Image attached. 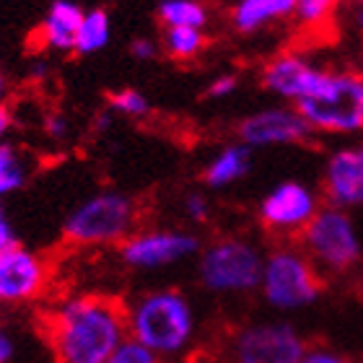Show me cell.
I'll list each match as a JSON object with an SVG mask.
<instances>
[{
  "label": "cell",
  "instance_id": "1",
  "mask_svg": "<svg viewBox=\"0 0 363 363\" xmlns=\"http://www.w3.org/2000/svg\"><path fill=\"white\" fill-rule=\"evenodd\" d=\"M55 363H106L128 337V303L109 294L65 296L42 319Z\"/></svg>",
  "mask_w": 363,
  "mask_h": 363
},
{
  "label": "cell",
  "instance_id": "2",
  "mask_svg": "<svg viewBox=\"0 0 363 363\" xmlns=\"http://www.w3.org/2000/svg\"><path fill=\"white\" fill-rule=\"evenodd\" d=\"M128 337L164 361L184 358L197 342L195 306L179 288H153L128 303Z\"/></svg>",
  "mask_w": 363,
  "mask_h": 363
},
{
  "label": "cell",
  "instance_id": "3",
  "mask_svg": "<svg viewBox=\"0 0 363 363\" xmlns=\"http://www.w3.org/2000/svg\"><path fill=\"white\" fill-rule=\"evenodd\" d=\"M143 205L120 192H99L81 203L62 223L70 247H117L135 234Z\"/></svg>",
  "mask_w": 363,
  "mask_h": 363
},
{
  "label": "cell",
  "instance_id": "4",
  "mask_svg": "<svg viewBox=\"0 0 363 363\" xmlns=\"http://www.w3.org/2000/svg\"><path fill=\"white\" fill-rule=\"evenodd\" d=\"M257 291L270 309L298 311L322 298L325 275L296 244H283L265 255Z\"/></svg>",
  "mask_w": 363,
  "mask_h": 363
},
{
  "label": "cell",
  "instance_id": "5",
  "mask_svg": "<svg viewBox=\"0 0 363 363\" xmlns=\"http://www.w3.org/2000/svg\"><path fill=\"white\" fill-rule=\"evenodd\" d=\"M294 244L319 267L322 275H345L363 259V244L353 220L333 205L314 213Z\"/></svg>",
  "mask_w": 363,
  "mask_h": 363
},
{
  "label": "cell",
  "instance_id": "6",
  "mask_svg": "<svg viewBox=\"0 0 363 363\" xmlns=\"http://www.w3.org/2000/svg\"><path fill=\"white\" fill-rule=\"evenodd\" d=\"M262 252L247 239L223 236L208 244L197 262V278L205 291L216 296H247L262 280Z\"/></svg>",
  "mask_w": 363,
  "mask_h": 363
},
{
  "label": "cell",
  "instance_id": "7",
  "mask_svg": "<svg viewBox=\"0 0 363 363\" xmlns=\"http://www.w3.org/2000/svg\"><path fill=\"white\" fill-rule=\"evenodd\" d=\"M306 337L291 322L259 319L244 322L226 335V363H298L306 350Z\"/></svg>",
  "mask_w": 363,
  "mask_h": 363
},
{
  "label": "cell",
  "instance_id": "8",
  "mask_svg": "<svg viewBox=\"0 0 363 363\" xmlns=\"http://www.w3.org/2000/svg\"><path fill=\"white\" fill-rule=\"evenodd\" d=\"M296 112L311 130L356 133L363 130V76L345 70L330 73L327 84L306 99L296 101Z\"/></svg>",
  "mask_w": 363,
  "mask_h": 363
},
{
  "label": "cell",
  "instance_id": "9",
  "mask_svg": "<svg viewBox=\"0 0 363 363\" xmlns=\"http://www.w3.org/2000/svg\"><path fill=\"white\" fill-rule=\"evenodd\" d=\"M120 259L133 270H161L200 252V239L187 231H135L117 244Z\"/></svg>",
  "mask_w": 363,
  "mask_h": 363
},
{
  "label": "cell",
  "instance_id": "10",
  "mask_svg": "<svg viewBox=\"0 0 363 363\" xmlns=\"http://www.w3.org/2000/svg\"><path fill=\"white\" fill-rule=\"evenodd\" d=\"M52 278V267L42 255L13 247L0 255V306H23L42 298Z\"/></svg>",
  "mask_w": 363,
  "mask_h": 363
},
{
  "label": "cell",
  "instance_id": "11",
  "mask_svg": "<svg viewBox=\"0 0 363 363\" xmlns=\"http://www.w3.org/2000/svg\"><path fill=\"white\" fill-rule=\"evenodd\" d=\"M317 213V200L298 182H283L259 203V226L294 244Z\"/></svg>",
  "mask_w": 363,
  "mask_h": 363
},
{
  "label": "cell",
  "instance_id": "12",
  "mask_svg": "<svg viewBox=\"0 0 363 363\" xmlns=\"http://www.w3.org/2000/svg\"><path fill=\"white\" fill-rule=\"evenodd\" d=\"M239 143L247 148L259 145H309L314 130L301 120L298 112L291 109H262L257 114L244 117L236 125Z\"/></svg>",
  "mask_w": 363,
  "mask_h": 363
},
{
  "label": "cell",
  "instance_id": "13",
  "mask_svg": "<svg viewBox=\"0 0 363 363\" xmlns=\"http://www.w3.org/2000/svg\"><path fill=\"white\" fill-rule=\"evenodd\" d=\"M330 70H319L298 55H278L262 70V86L278 96L306 99L327 84Z\"/></svg>",
  "mask_w": 363,
  "mask_h": 363
},
{
  "label": "cell",
  "instance_id": "14",
  "mask_svg": "<svg viewBox=\"0 0 363 363\" xmlns=\"http://www.w3.org/2000/svg\"><path fill=\"white\" fill-rule=\"evenodd\" d=\"M322 192L333 208L363 205V145L342 148L330 156Z\"/></svg>",
  "mask_w": 363,
  "mask_h": 363
},
{
  "label": "cell",
  "instance_id": "15",
  "mask_svg": "<svg viewBox=\"0 0 363 363\" xmlns=\"http://www.w3.org/2000/svg\"><path fill=\"white\" fill-rule=\"evenodd\" d=\"M84 13L86 11H81L73 0H55L34 34L37 45L42 50H55V52H73Z\"/></svg>",
  "mask_w": 363,
  "mask_h": 363
},
{
  "label": "cell",
  "instance_id": "16",
  "mask_svg": "<svg viewBox=\"0 0 363 363\" xmlns=\"http://www.w3.org/2000/svg\"><path fill=\"white\" fill-rule=\"evenodd\" d=\"M291 13H296V0H239L231 8V26L239 34H252Z\"/></svg>",
  "mask_w": 363,
  "mask_h": 363
},
{
  "label": "cell",
  "instance_id": "17",
  "mask_svg": "<svg viewBox=\"0 0 363 363\" xmlns=\"http://www.w3.org/2000/svg\"><path fill=\"white\" fill-rule=\"evenodd\" d=\"M252 167V148L244 143L226 145L203 172V182L208 187H228L231 182L242 179Z\"/></svg>",
  "mask_w": 363,
  "mask_h": 363
},
{
  "label": "cell",
  "instance_id": "18",
  "mask_svg": "<svg viewBox=\"0 0 363 363\" xmlns=\"http://www.w3.org/2000/svg\"><path fill=\"white\" fill-rule=\"evenodd\" d=\"M109 34H112V26H109V13L104 8H94L89 13H84L81 18V26H78L76 34V50L78 55H94L99 50H104L109 45Z\"/></svg>",
  "mask_w": 363,
  "mask_h": 363
},
{
  "label": "cell",
  "instance_id": "19",
  "mask_svg": "<svg viewBox=\"0 0 363 363\" xmlns=\"http://www.w3.org/2000/svg\"><path fill=\"white\" fill-rule=\"evenodd\" d=\"M205 45H208V37L200 29H189V26H169V29H164V50L177 62L197 57L205 50Z\"/></svg>",
  "mask_w": 363,
  "mask_h": 363
},
{
  "label": "cell",
  "instance_id": "20",
  "mask_svg": "<svg viewBox=\"0 0 363 363\" xmlns=\"http://www.w3.org/2000/svg\"><path fill=\"white\" fill-rule=\"evenodd\" d=\"M159 18L164 23V29H169V26L203 29L208 23V11L197 0H164L159 6Z\"/></svg>",
  "mask_w": 363,
  "mask_h": 363
},
{
  "label": "cell",
  "instance_id": "21",
  "mask_svg": "<svg viewBox=\"0 0 363 363\" xmlns=\"http://www.w3.org/2000/svg\"><path fill=\"white\" fill-rule=\"evenodd\" d=\"M26 161L18 148L11 143H0V200L26 184Z\"/></svg>",
  "mask_w": 363,
  "mask_h": 363
},
{
  "label": "cell",
  "instance_id": "22",
  "mask_svg": "<svg viewBox=\"0 0 363 363\" xmlns=\"http://www.w3.org/2000/svg\"><path fill=\"white\" fill-rule=\"evenodd\" d=\"M109 106H112L114 112H122L128 114V117H145V114L151 112V101L135 89H122V91H114L106 96Z\"/></svg>",
  "mask_w": 363,
  "mask_h": 363
},
{
  "label": "cell",
  "instance_id": "23",
  "mask_svg": "<svg viewBox=\"0 0 363 363\" xmlns=\"http://www.w3.org/2000/svg\"><path fill=\"white\" fill-rule=\"evenodd\" d=\"M106 363H167L164 358H159L153 350H148L145 345H140L133 337H125V340L114 348V353L106 358Z\"/></svg>",
  "mask_w": 363,
  "mask_h": 363
},
{
  "label": "cell",
  "instance_id": "24",
  "mask_svg": "<svg viewBox=\"0 0 363 363\" xmlns=\"http://www.w3.org/2000/svg\"><path fill=\"white\" fill-rule=\"evenodd\" d=\"M298 363H356L350 356H345L342 350L327 345V342H309Z\"/></svg>",
  "mask_w": 363,
  "mask_h": 363
},
{
  "label": "cell",
  "instance_id": "25",
  "mask_svg": "<svg viewBox=\"0 0 363 363\" xmlns=\"http://www.w3.org/2000/svg\"><path fill=\"white\" fill-rule=\"evenodd\" d=\"M13 247H18V236H16L13 226H11V218L6 216V208L0 203V255H6Z\"/></svg>",
  "mask_w": 363,
  "mask_h": 363
},
{
  "label": "cell",
  "instance_id": "26",
  "mask_svg": "<svg viewBox=\"0 0 363 363\" xmlns=\"http://www.w3.org/2000/svg\"><path fill=\"white\" fill-rule=\"evenodd\" d=\"M184 211H187V216L192 220L203 223V220H208V200H205L203 195L192 192V195H187V200H184Z\"/></svg>",
  "mask_w": 363,
  "mask_h": 363
},
{
  "label": "cell",
  "instance_id": "27",
  "mask_svg": "<svg viewBox=\"0 0 363 363\" xmlns=\"http://www.w3.org/2000/svg\"><path fill=\"white\" fill-rule=\"evenodd\" d=\"M130 55L135 57V60H156L159 57V45L153 42V39H135L133 45H130Z\"/></svg>",
  "mask_w": 363,
  "mask_h": 363
},
{
  "label": "cell",
  "instance_id": "28",
  "mask_svg": "<svg viewBox=\"0 0 363 363\" xmlns=\"http://www.w3.org/2000/svg\"><path fill=\"white\" fill-rule=\"evenodd\" d=\"M16 358V337L3 322H0V363H11Z\"/></svg>",
  "mask_w": 363,
  "mask_h": 363
},
{
  "label": "cell",
  "instance_id": "29",
  "mask_svg": "<svg viewBox=\"0 0 363 363\" xmlns=\"http://www.w3.org/2000/svg\"><path fill=\"white\" fill-rule=\"evenodd\" d=\"M234 89H236V78L234 76H220V78H216L211 86H208L205 96H208V99H220V96H228Z\"/></svg>",
  "mask_w": 363,
  "mask_h": 363
},
{
  "label": "cell",
  "instance_id": "30",
  "mask_svg": "<svg viewBox=\"0 0 363 363\" xmlns=\"http://www.w3.org/2000/svg\"><path fill=\"white\" fill-rule=\"evenodd\" d=\"M45 130H47V135L52 138V140H62V138L68 135V122H65V117H62V114H52V117H47Z\"/></svg>",
  "mask_w": 363,
  "mask_h": 363
},
{
  "label": "cell",
  "instance_id": "31",
  "mask_svg": "<svg viewBox=\"0 0 363 363\" xmlns=\"http://www.w3.org/2000/svg\"><path fill=\"white\" fill-rule=\"evenodd\" d=\"M11 122H13V117H11V109H8L6 104H0V140L8 135V130H11Z\"/></svg>",
  "mask_w": 363,
  "mask_h": 363
},
{
  "label": "cell",
  "instance_id": "32",
  "mask_svg": "<svg viewBox=\"0 0 363 363\" xmlns=\"http://www.w3.org/2000/svg\"><path fill=\"white\" fill-rule=\"evenodd\" d=\"M353 23H356L358 31H363V3L353 11Z\"/></svg>",
  "mask_w": 363,
  "mask_h": 363
},
{
  "label": "cell",
  "instance_id": "33",
  "mask_svg": "<svg viewBox=\"0 0 363 363\" xmlns=\"http://www.w3.org/2000/svg\"><path fill=\"white\" fill-rule=\"evenodd\" d=\"M3 94H6V84H3V78H0V104H3Z\"/></svg>",
  "mask_w": 363,
  "mask_h": 363
},
{
  "label": "cell",
  "instance_id": "34",
  "mask_svg": "<svg viewBox=\"0 0 363 363\" xmlns=\"http://www.w3.org/2000/svg\"><path fill=\"white\" fill-rule=\"evenodd\" d=\"M337 3H340V0H337Z\"/></svg>",
  "mask_w": 363,
  "mask_h": 363
}]
</instances>
